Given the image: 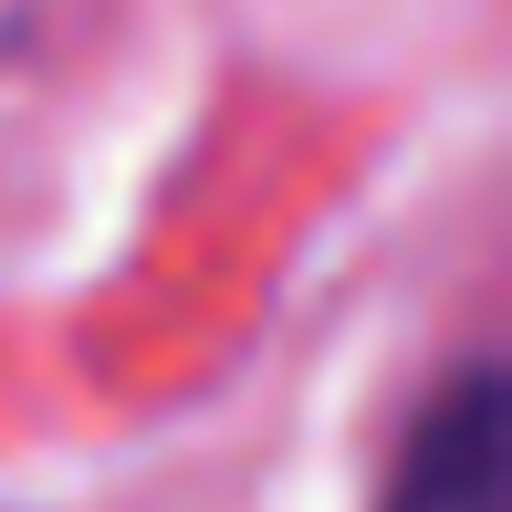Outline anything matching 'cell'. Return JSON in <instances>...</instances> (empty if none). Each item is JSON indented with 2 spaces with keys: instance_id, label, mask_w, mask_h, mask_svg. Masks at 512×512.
I'll return each instance as SVG.
<instances>
[{
  "instance_id": "1",
  "label": "cell",
  "mask_w": 512,
  "mask_h": 512,
  "mask_svg": "<svg viewBox=\"0 0 512 512\" xmlns=\"http://www.w3.org/2000/svg\"><path fill=\"white\" fill-rule=\"evenodd\" d=\"M387 512H512V398L502 366H471L408 439Z\"/></svg>"
}]
</instances>
